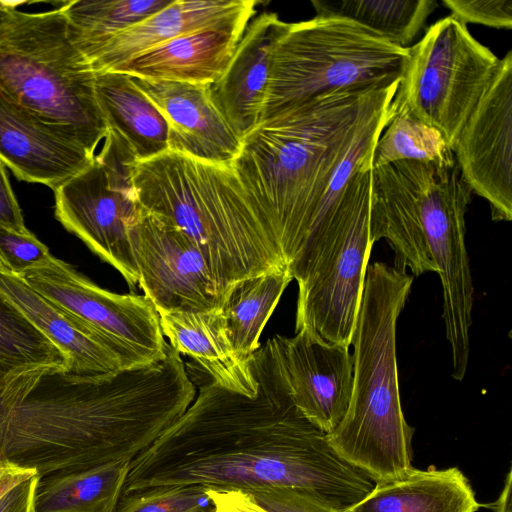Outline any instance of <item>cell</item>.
Masks as SVG:
<instances>
[{"mask_svg": "<svg viewBox=\"0 0 512 512\" xmlns=\"http://www.w3.org/2000/svg\"><path fill=\"white\" fill-rule=\"evenodd\" d=\"M129 148L108 131L91 164L54 190L55 217L130 288L138 284L132 232L141 208L132 184Z\"/></svg>", "mask_w": 512, "mask_h": 512, "instance_id": "cell-9", "label": "cell"}, {"mask_svg": "<svg viewBox=\"0 0 512 512\" xmlns=\"http://www.w3.org/2000/svg\"><path fill=\"white\" fill-rule=\"evenodd\" d=\"M399 80L316 97L260 122L241 139L231 168L287 265L356 135L393 99Z\"/></svg>", "mask_w": 512, "mask_h": 512, "instance_id": "cell-3", "label": "cell"}, {"mask_svg": "<svg viewBox=\"0 0 512 512\" xmlns=\"http://www.w3.org/2000/svg\"><path fill=\"white\" fill-rule=\"evenodd\" d=\"M214 512H216V511L214 510Z\"/></svg>", "mask_w": 512, "mask_h": 512, "instance_id": "cell-41", "label": "cell"}, {"mask_svg": "<svg viewBox=\"0 0 512 512\" xmlns=\"http://www.w3.org/2000/svg\"><path fill=\"white\" fill-rule=\"evenodd\" d=\"M481 507L457 468L411 467L374 483L371 491L343 512H476Z\"/></svg>", "mask_w": 512, "mask_h": 512, "instance_id": "cell-23", "label": "cell"}, {"mask_svg": "<svg viewBox=\"0 0 512 512\" xmlns=\"http://www.w3.org/2000/svg\"><path fill=\"white\" fill-rule=\"evenodd\" d=\"M206 486L155 487L122 495L115 512H214Z\"/></svg>", "mask_w": 512, "mask_h": 512, "instance_id": "cell-31", "label": "cell"}, {"mask_svg": "<svg viewBox=\"0 0 512 512\" xmlns=\"http://www.w3.org/2000/svg\"><path fill=\"white\" fill-rule=\"evenodd\" d=\"M132 245L138 284L158 313L222 312L235 284L226 283L182 232L141 209Z\"/></svg>", "mask_w": 512, "mask_h": 512, "instance_id": "cell-13", "label": "cell"}, {"mask_svg": "<svg viewBox=\"0 0 512 512\" xmlns=\"http://www.w3.org/2000/svg\"><path fill=\"white\" fill-rule=\"evenodd\" d=\"M292 280L285 265L241 280L230 290L221 313L228 338L242 359L261 347L262 331Z\"/></svg>", "mask_w": 512, "mask_h": 512, "instance_id": "cell-26", "label": "cell"}, {"mask_svg": "<svg viewBox=\"0 0 512 512\" xmlns=\"http://www.w3.org/2000/svg\"><path fill=\"white\" fill-rule=\"evenodd\" d=\"M216 512H270L246 491L207 488Z\"/></svg>", "mask_w": 512, "mask_h": 512, "instance_id": "cell-37", "label": "cell"}, {"mask_svg": "<svg viewBox=\"0 0 512 512\" xmlns=\"http://www.w3.org/2000/svg\"><path fill=\"white\" fill-rule=\"evenodd\" d=\"M95 93L108 131L129 148L137 161L169 150V129L164 116L129 75L95 73Z\"/></svg>", "mask_w": 512, "mask_h": 512, "instance_id": "cell-24", "label": "cell"}, {"mask_svg": "<svg viewBox=\"0 0 512 512\" xmlns=\"http://www.w3.org/2000/svg\"><path fill=\"white\" fill-rule=\"evenodd\" d=\"M248 493L270 512H331L290 487H265Z\"/></svg>", "mask_w": 512, "mask_h": 512, "instance_id": "cell-36", "label": "cell"}, {"mask_svg": "<svg viewBox=\"0 0 512 512\" xmlns=\"http://www.w3.org/2000/svg\"><path fill=\"white\" fill-rule=\"evenodd\" d=\"M403 160L456 164L452 149L438 130L408 111H396L374 146L371 169Z\"/></svg>", "mask_w": 512, "mask_h": 512, "instance_id": "cell-30", "label": "cell"}, {"mask_svg": "<svg viewBox=\"0 0 512 512\" xmlns=\"http://www.w3.org/2000/svg\"><path fill=\"white\" fill-rule=\"evenodd\" d=\"M0 224L19 233L29 232L22 211L9 182L5 165L0 161Z\"/></svg>", "mask_w": 512, "mask_h": 512, "instance_id": "cell-38", "label": "cell"}, {"mask_svg": "<svg viewBox=\"0 0 512 512\" xmlns=\"http://www.w3.org/2000/svg\"><path fill=\"white\" fill-rule=\"evenodd\" d=\"M162 334L179 353L193 359L224 389L246 396L257 392L250 358L242 359L234 350L222 313L160 312Z\"/></svg>", "mask_w": 512, "mask_h": 512, "instance_id": "cell-22", "label": "cell"}, {"mask_svg": "<svg viewBox=\"0 0 512 512\" xmlns=\"http://www.w3.org/2000/svg\"><path fill=\"white\" fill-rule=\"evenodd\" d=\"M292 401L315 427L329 434L344 417L353 390V357L348 346L300 329L274 336Z\"/></svg>", "mask_w": 512, "mask_h": 512, "instance_id": "cell-15", "label": "cell"}, {"mask_svg": "<svg viewBox=\"0 0 512 512\" xmlns=\"http://www.w3.org/2000/svg\"><path fill=\"white\" fill-rule=\"evenodd\" d=\"M37 472L21 467L0 451V512H34Z\"/></svg>", "mask_w": 512, "mask_h": 512, "instance_id": "cell-33", "label": "cell"}, {"mask_svg": "<svg viewBox=\"0 0 512 512\" xmlns=\"http://www.w3.org/2000/svg\"><path fill=\"white\" fill-rule=\"evenodd\" d=\"M286 24L273 12L253 18L223 74L208 84L211 100L240 140L260 123L272 51Z\"/></svg>", "mask_w": 512, "mask_h": 512, "instance_id": "cell-18", "label": "cell"}, {"mask_svg": "<svg viewBox=\"0 0 512 512\" xmlns=\"http://www.w3.org/2000/svg\"><path fill=\"white\" fill-rule=\"evenodd\" d=\"M451 15L463 24L512 28V0H443Z\"/></svg>", "mask_w": 512, "mask_h": 512, "instance_id": "cell-34", "label": "cell"}, {"mask_svg": "<svg viewBox=\"0 0 512 512\" xmlns=\"http://www.w3.org/2000/svg\"><path fill=\"white\" fill-rule=\"evenodd\" d=\"M130 78L164 116L169 150L231 167L241 140L211 100L208 84Z\"/></svg>", "mask_w": 512, "mask_h": 512, "instance_id": "cell-17", "label": "cell"}, {"mask_svg": "<svg viewBox=\"0 0 512 512\" xmlns=\"http://www.w3.org/2000/svg\"><path fill=\"white\" fill-rule=\"evenodd\" d=\"M131 175L141 209L186 235L226 283L287 265L230 166L168 150L135 161Z\"/></svg>", "mask_w": 512, "mask_h": 512, "instance_id": "cell-4", "label": "cell"}, {"mask_svg": "<svg viewBox=\"0 0 512 512\" xmlns=\"http://www.w3.org/2000/svg\"><path fill=\"white\" fill-rule=\"evenodd\" d=\"M253 17H242L184 34L128 59L108 72L207 85L228 66Z\"/></svg>", "mask_w": 512, "mask_h": 512, "instance_id": "cell-19", "label": "cell"}, {"mask_svg": "<svg viewBox=\"0 0 512 512\" xmlns=\"http://www.w3.org/2000/svg\"><path fill=\"white\" fill-rule=\"evenodd\" d=\"M316 16L347 18L407 48L436 9L435 0H313Z\"/></svg>", "mask_w": 512, "mask_h": 512, "instance_id": "cell-27", "label": "cell"}, {"mask_svg": "<svg viewBox=\"0 0 512 512\" xmlns=\"http://www.w3.org/2000/svg\"><path fill=\"white\" fill-rule=\"evenodd\" d=\"M0 365L30 375L67 370L63 353L0 296Z\"/></svg>", "mask_w": 512, "mask_h": 512, "instance_id": "cell-29", "label": "cell"}, {"mask_svg": "<svg viewBox=\"0 0 512 512\" xmlns=\"http://www.w3.org/2000/svg\"><path fill=\"white\" fill-rule=\"evenodd\" d=\"M17 1L0 0V16L9 7L13 6Z\"/></svg>", "mask_w": 512, "mask_h": 512, "instance_id": "cell-40", "label": "cell"}, {"mask_svg": "<svg viewBox=\"0 0 512 512\" xmlns=\"http://www.w3.org/2000/svg\"><path fill=\"white\" fill-rule=\"evenodd\" d=\"M254 0H174L126 29L87 57L95 73L108 72L134 56L187 33L256 13Z\"/></svg>", "mask_w": 512, "mask_h": 512, "instance_id": "cell-21", "label": "cell"}, {"mask_svg": "<svg viewBox=\"0 0 512 512\" xmlns=\"http://www.w3.org/2000/svg\"><path fill=\"white\" fill-rule=\"evenodd\" d=\"M174 0H72L60 9L71 39L87 58L118 34L169 6Z\"/></svg>", "mask_w": 512, "mask_h": 512, "instance_id": "cell-28", "label": "cell"}, {"mask_svg": "<svg viewBox=\"0 0 512 512\" xmlns=\"http://www.w3.org/2000/svg\"><path fill=\"white\" fill-rule=\"evenodd\" d=\"M94 157L0 92V161L19 180L55 190L88 167Z\"/></svg>", "mask_w": 512, "mask_h": 512, "instance_id": "cell-16", "label": "cell"}, {"mask_svg": "<svg viewBox=\"0 0 512 512\" xmlns=\"http://www.w3.org/2000/svg\"><path fill=\"white\" fill-rule=\"evenodd\" d=\"M408 47L347 18L287 23L274 45L260 122L316 97L400 79Z\"/></svg>", "mask_w": 512, "mask_h": 512, "instance_id": "cell-7", "label": "cell"}, {"mask_svg": "<svg viewBox=\"0 0 512 512\" xmlns=\"http://www.w3.org/2000/svg\"><path fill=\"white\" fill-rule=\"evenodd\" d=\"M472 192L488 201L494 221L512 219V50L466 121L453 149Z\"/></svg>", "mask_w": 512, "mask_h": 512, "instance_id": "cell-14", "label": "cell"}, {"mask_svg": "<svg viewBox=\"0 0 512 512\" xmlns=\"http://www.w3.org/2000/svg\"><path fill=\"white\" fill-rule=\"evenodd\" d=\"M257 392L224 389L196 363L186 411L131 462L123 494L203 485L252 491L294 488L331 512L363 499L374 482L345 461L294 405L274 337L250 356Z\"/></svg>", "mask_w": 512, "mask_h": 512, "instance_id": "cell-1", "label": "cell"}, {"mask_svg": "<svg viewBox=\"0 0 512 512\" xmlns=\"http://www.w3.org/2000/svg\"><path fill=\"white\" fill-rule=\"evenodd\" d=\"M17 1L0 16V92L95 156L108 127L95 72L69 33L60 7L24 12Z\"/></svg>", "mask_w": 512, "mask_h": 512, "instance_id": "cell-6", "label": "cell"}, {"mask_svg": "<svg viewBox=\"0 0 512 512\" xmlns=\"http://www.w3.org/2000/svg\"><path fill=\"white\" fill-rule=\"evenodd\" d=\"M412 173L420 223L442 285V317L451 349L452 376L461 381L469 360L474 293L465 244V214L472 190L456 164L412 161Z\"/></svg>", "mask_w": 512, "mask_h": 512, "instance_id": "cell-10", "label": "cell"}, {"mask_svg": "<svg viewBox=\"0 0 512 512\" xmlns=\"http://www.w3.org/2000/svg\"><path fill=\"white\" fill-rule=\"evenodd\" d=\"M195 396L169 343L163 359L143 367L99 375L55 370L11 411L3 455L38 477L132 461Z\"/></svg>", "mask_w": 512, "mask_h": 512, "instance_id": "cell-2", "label": "cell"}, {"mask_svg": "<svg viewBox=\"0 0 512 512\" xmlns=\"http://www.w3.org/2000/svg\"><path fill=\"white\" fill-rule=\"evenodd\" d=\"M371 168L357 172L342 195L330 248L298 285L295 332L351 346L373 244L369 236Z\"/></svg>", "mask_w": 512, "mask_h": 512, "instance_id": "cell-11", "label": "cell"}, {"mask_svg": "<svg viewBox=\"0 0 512 512\" xmlns=\"http://www.w3.org/2000/svg\"><path fill=\"white\" fill-rule=\"evenodd\" d=\"M414 277L383 262L368 264L352 336L353 390L348 409L327 439L374 483L410 469L414 428L400 400L396 327Z\"/></svg>", "mask_w": 512, "mask_h": 512, "instance_id": "cell-5", "label": "cell"}, {"mask_svg": "<svg viewBox=\"0 0 512 512\" xmlns=\"http://www.w3.org/2000/svg\"><path fill=\"white\" fill-rule=\"evenodd\" d=\"M0 296L63 353L68 372L99 375L127 369L109 344L0 263Z\"/></svg>", "mask_w": 512, "mask_h": 512, "instance_id": "cell-20", "label": "cell"}, {"mask_svg": "<svg viewBox=\"0 0 512 512\" xmlns=\"http://www.w3.org/2000/svg\"><path fill=\"white\" fill-rule=\"evenodd\" d=\"M498 58L452 15L436 21L408 47L392 105L440 132L448 146L456 141L489 88Z\"/></svg>", "mask_w": 512, "mask_h": 512, "instance_id": "cell-8", "label": "cell"}, {"mask_svg": "<svg viewBox=\"0 0 512 512\" xmlns=\"http://www.w3.org/2000/svg\"><path fill=\"white\" fill-rule=\"evenodd\" d=\"M51 256L31 232L19 233L0 224V263L10 272L21 276L44 265Z\"/></svg>", "mask_w": 512, "mask_h": 512, "instance_id": "cell-32", "label": "cell"}, {"mask_svg": "<svg viewBox=\"0 0 512 512\" xmlns=\"http://www.w3.org/2000/svg\"><path fill=\"white\" fill-rule=\"evenodd\" d=\"M131 461L38 477L34 512H115Z\"/></svg>", "mask_w": 512, "mask_h": 512, "instance_id": "cell-25", "label": "cell"}, {"mask_svg": "<svg viewBox=\"0 0 512 512\" xmlns=\"http://www.w3.org/2000/svg\"><path fill=\"white\" fill-rule=\"evenodd\" d=\"M44 375L21 374L0 365V451L11 411L29 394Z\"/></svg>", "mask_w": 512, "mask_h": 512, "instance_id": "cell-35", "label": "cell"}, {"mask_svg": "<svg viewBox=\"0 0 512 512\" xmlns=\"http://www.w3.org/2000/svg\"><path fill=\"white\" fill-rule=\"evenodd\" d=\"M21 277L38 293L98 333L125 367L158 362L168 342L160 317L145 295L105 290L53 256Z\"/></svg>", "mask_w": 512, "mask_h": 512, "instance_id": "cell-12", "label": "cell"}, {"mask_svg": "<svg viewBox=\"0 0 512 512\" xmlns=\"http://www.w3.org/2000/svg\"><path fill=\"white\" fill-rule=\"evenodd\" d=\"M512 492V470L507 473L504 487L497 500L490 505L494 512H512L511 509Z\"/></svg>", "mask_w": 512, "mask_h": 512, "instance_id": "cell-39", "label": "cell"}]
</instances>
